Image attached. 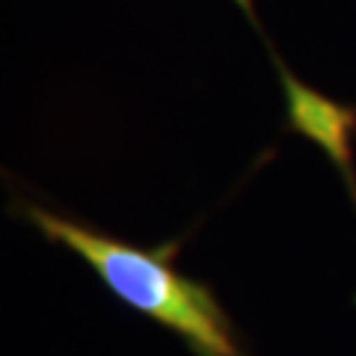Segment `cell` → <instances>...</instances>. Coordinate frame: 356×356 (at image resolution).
<instances>
[{
	"label": "cell",
	"mask_w": 356,
	"mask_h": 356,
	"mask_svg": "<svg viewBox=\"0 0 356 356\" xmlns=\"http://www.w3.org/2000/svg\"><path fill=\"white\" fill-rule=\"evenodd\" d=\"M9 217L89 264L116 303L172 332L191 356H255L211 282L187 276L175 264L184 238L137 247L21 191L9 199Z\"/></svg>",
	"instance_id": "1"
},
{
	"label": "cell",
	"mask_w": 356,
	"mask_h": 356,
	"mask_svg": "<svg viewBox=\"0 0 356 356\" xmlns=\"http://www.w3.org/2000/svg\"><path fill=\"white\" fill-rule=\"evenodd\" d=\"M270 54V63L280 72L282 95H285V119L280 134H297V137L309 140L327 154V161L336 166L344 191H348L350 202L356 208V104L336 102V98L324 95L321 89L309 86L306 81L288 69L285 60L276 54L273 42L264 44Z\"/></svg>",
	"instance_id": "2"
},
{
	"label": "cell",
	"mask_w": 356,
	"mask_h": 356,
	"mask_svg": "<svg viewBox=\"0 0 356 356\" xmlns=\"http://www.w3.org/2000/svg\"><path fill=\"white\" fill-rule=\"evenodd\" d=\"M235 6L241 9V13H243V18H247V21H250V27H252V30H255V33H259V36L264 39V44H267V42H270V39H267V36H264V27H261L259 9H255V0H235Z\"/></svg>",
	"instance_id": "3"
}]
</instances>
